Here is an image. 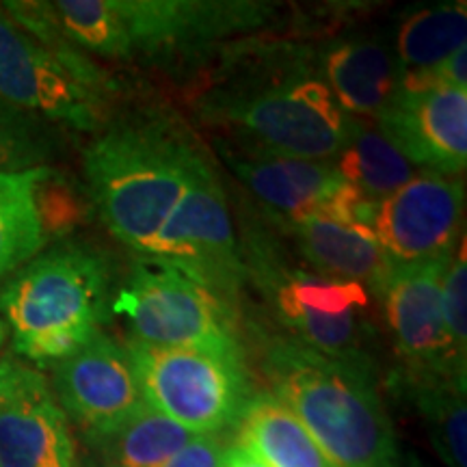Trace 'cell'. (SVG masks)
I'll use <instances>...</instances> for the list:
<instances>
[{
	"label": "cell",
	"mask_w": 467,
	"mask_h": 467,
	"mask_svg": "<svg viewBox=\"0 0 467 467\" xmlns=\"http://www.w3.org/2000/svg\"><path fill=\"white\" fill-rule=\"evenodd\" d=\"M379 130L411 165L459 175L467 162V89L429 87L394 93L381 110Z\"/></svg>",
	"instance_id": "5bb4252c"
},
{
	"label": "cell",
	"mask_w": 467,
	"mask_h": 467,
	"mask_svg": "<svg viewBox=\"0 0 467 467\" xmlns=\"http://www.w3.org/2000/svg\"><path fill=\"white\" fill-rule=\"evenodd\" d=\"M223 448L214 435H197L161 467H221Z\"/></svg>",
	"instance_id": "83f0119b"
},
{
	"label": "cell",
	"mask_w": 467,
	"mask_h": 467,
	"mask_svg": "<svg viewBox=\"0 0 467 467\" xmlns=\"http://www.w3.org/2000/svg\"><path fill=\"white\" fill-rule=\"evenodd\" d=\"M206 161L173 117L126 115L85 151L89 200L107 230L137 254L156 236Z\"/></svg>",
	"instance_id": "7a4b0ae2"
},
{
	"label": "cell",
	"mask_w": 467,
	"mask_h": 467,
	"mask_svg": "<svg viewBox=\"0 0 467 467\" xmlns=\"http://www.w3.org/2000/svg\"><path fill=\"white\" fill-rule=\"evenodd\" d=\"M46 154L48 148L39 126L26 113L0 102V175L46 167Z\"/></svg>",
	"instance_id": "d4e9b609"
},
{
	"label": "cell",
	"mask_w": 467,
	"mask_h": 467,
	"mask_svg": "<svg viewBox=\"0 0 467 467\" xmlns=\"http://www.w3.org/2000/svg\"><path fill=\"white\" fill-rule=\"evenodd\" d=\"M57 400L91 440H104L145 405L126 347L102 331L55 366Z\"/></svg>",
	"instance_id": "4fadbf2b"
},
{
	"label": "cell",
	"mask_w": 467,
	"mask_h": 467,
	"mask_svg": "<svg viewBox=\"0 0 467 467\" xmlns=\"http://www.w3.org/2000/svg\"><path fill=\"white\" fill-rule=\"evenodd\" d=\"M441 314L448 344L454 358L465 364L467 353V265L465 238H461L459 254L452 255L441 284Z\"/></svg>",
	"instance_id": "4316f807"
},
{
	"label": "cell",
	"mask_w": 467,
	"mask_h": 467,
	"mask_svg": "<svg viewBox=\"0 0 467 467\" xmlns=\"http://www.w3.org/2000/svg\"><path fill=\"white\" fill-rule=\"evenodd\" d=\"M48 169L0 175V277L31 262L48 243L35 208V189Z\"/></svg>",
	"instance_id": "ffe728a7"
},
{
	"label": "cell",
	"mask_w": 467,
	"mask_h": 467,
	"mask_svg": "<svg viewBox=\"0 0 467 467\" xmlns=\"http://www.w3.org/2000/svg\"><path fill=\"white\" fill-rule=\"evenodd\" d=\"M213 124L244 134L260 154L303 161H329L348 143L353 121L329 85L292 67L284 78H243L225 83L200 100Z\"/></svg>",
	"instance_id": "8992f818"
},
{
	"label": "cell",
	"mask_w": 467,
	"mask_h": 467,
	"mask_svg": "<svg viewBox=\"0 0 467 467\" xmlns=\"http://www.w3.org/2000/svg\"><path fill=\"white\" fill-rule=\"evenodd\" d=\"M465 37L467 9L463 0L409 14L396 39L402 74L440 66L459 48H463Z\"/></svg>",
	"instance_id": "cb8c5ba5"
},
{
	"label": "cell",
	"mask_w": 467,
	"mask_h": 467,
	"mask_svg": "<svg viewBox=\"0 0 467 467\" xmlns=\"http://www.w3.org/2000/svg\"><path fill=\"white\" fill-rule=\"evenodd\" d=\"M35 208L42 223L46 241L67 236L85 219V206L78 200L72 184L48 169L35 189Z\"/></svg>",
	"instance_id": "484cf974"
},
{
	"label": "cell",
	"mask_w": 467,
	"mask_h": 467,
	"mask_svg": "<svg viewBox=\"0 0 467 467\" xmlns=\"http://www.w3.org/2000/svg\"><path fill=\"white\" fill-rule=\"evenodd\" d=\"M275 5L251 0H57L55 26L69 44L107 58L171 55L266 25Z\"/></svg>",
	"instance_id": "5b68a950"
},
{
	"label": "cell",
	"mask_w": 467,
	"mask_h": 467,
	"mask_svg": "<svg viewBox=\"0 0 467 467\" xmlns=\"http://www.w3.org/2000/svg\"><path fill=\"white\" fill-rule=\"evenodd\" d=\"M132 340L154 347L238 344L232 301L169 262L137 255L130 277L113 299Z\"/></svg>",
	"instance_id": "ba28073f"
},
{
	"label": "cell",
	"mask_w": 467,
	"mask_h": 467,
	"mask_svg": "<svg viewBox=\"0 0 467 467\" xmlns=\"http://www.w3.org/2000/svg\"><path fill=\"white\" fill-rule=\"evenodd\" d=\"M337 171L370 200H383L413 178V167L379 128L353 124L348 143L340 151Z\"/></svg>",
	"instance_id": "603a6c76"
},
{
	"label": "cell",
	"mask_w": 467,
	"mask_h": 467,
	"mask_svg": "<svg viewBox=\"0 0 467 467\" xmlns=\"http://www.w3.org/2000/svg\"><path fill=\"white\" fill-rule=\"evenodd\" d=\"M262 368L331 467H400L392 420L366 355H327L299 340H271Z\"/></svg>",
	"instance_id": "6da1fadb"
},
{
	"label": "cell",
	"mask_w": 467,
	"mask_h": 467,
	"mask_svg": "<svg viewBox=\"0 0 467 467\" xmlns=\"http://www.w3.org/2000/svg\"><path fill=\"white\" fill-rule=\"evenodd\" d=\"M400 467H402V463H400Z\"/></svg>",
	"instance_id": "4dcf8cb0"
},
{
	"label": "cell",
	"mask_w": 467,
	"mask_h": 467,
	"mask_svg": "<svg viewBox=\"0 0 467 467\" xmlns=\"http://www.w3.org/2000/svg\"><path fill=\"white\" fill-rule=\"evenodd\" d=\"M327 78L344 110L379 117L399 91L402 69L383 44L348 42L327 57Z\"/></svg>",
	"instance_id": "ac0fdd59"
},
{
	"label": "cell",
	"mask_w": 467,
	"mask_h": 467,
	"mask_svg": "<svg viewBox=\"0 0 467 467\" xmlns=\"http://www.w3.org/2000/svg\"><path fill=\"white\" fill-rule=\"evenodd\" d=\"M192 437L197 435L145 402L115 433L98 443H102L109 467H161Z\"/></svg>",
	"instance_id": "7402d4cb"
},
{
	"label": "cell",
	"mask_w": 467,
	"mask_h": 467,
	"mask_svg": "<svg viewBox=\"0 0 467 467\" xmlns=\"http://www.w3.org/2000/svg\"><path fill=\"white\" fill-rule=\"evenodd\" d=\"M285 225L299 244L303 258L327 275L358 284L366 282L379 292L392 271L394 260L385 254L368 227L340 223L325 214H312Z\"/></svg>",
	"instance_id": "e0dca14e"
},
{
	"label": "cell",
	"mask_w": 467,
	"mask_h": 467,
	"mask_svg": "<svg viewBox=\"0 0 467 467\" xmlns=\"http://www.w3.org/2000/svg\"><path fill=\"white\" fill-rule=\"evenodd\" d=\"M275 301L284 323L295 329L299 342L327 355L359 353V309L368 306V292L361 284L303 275L279 285Z\"/></svg>",
	"instance_id": "9a60e30c"
},
{
	"label": "cell",
	"mask_w": 467,
	"mask_h": 467,
	"mask_svg": "<svg viewBox=\"0 0 467 467\" xmlns=\"http://www.w3.org/2000/svg\"><path fill=\"white\" fill-rule=\"evenodd\" d=\"M227 165L243 184L285 223L323 214L347 180L329 161L285 159L273 154L227 156Z\"/></svg>",
	"instance_id": "2e32d148"
},
{
	"label": "cell",
	"mask_w": 467,
	"mask_h": 467,
	"mask_svg": "<svg viewBox=\"0 0 467 467\" xmlns=\"http://www.w3.org/2000/svg\"><path fill=\"white\" fill-rule=\"evenodd\" d=\"M143 400L195 435L236 424L251 400L241 347H154L128 342Z\"/></svg>",
	"instance_id": "52a82bcc"
},
{
	"label": "cell",
	"mask_w": 467,
	"mask_h": 467,
	"mask_svg": "<svg viewBox=\"0 0 467 467\" xmlns=\"http://www.w3.org/2000/svg\"><path fill=\"white\" fill-rule=\"evenodd\" d=\"M0 467H76L66 411L48 379L17 355L0 359Z\"/></svg>",
	"instance_id": "8fae6325"
},
{
	"label": "cell",
	"mask_w": 467,
	"mask_h": 467,
	"mask_svg": "<svg viewBox=\"0 0 467 467\" xmlns=\"http://www.w3.org/2000/svg\"><path fill=\"white\" fill-rule=\"evenodd\" d=\"M110 301V273L85 244H58L11 273L0 290L16 355L57 366L100 334Z\"/></svg>",
	"instance_id": "277c9868"
},
{
	"label": "cell",
	"mask_w": 467,
	"mask_h": 467,
	"mask_svg": "<svg viewBox=\"0 0 467 467\" xmlns=\"http://www.w3.org/2000/svg\"><path fill=\"white\" fill-rule=\"evenodd\" d=\"M238 424V446L268 467H331L306 426L275 396H254Z\"/></svg>",
	"instance_id": "d6986e66"
},
{
	"label": "cell",
	"mask_w": 467,
	"mask_h": 467,
	"mask_svg": "<svg viewBox=\"0 0 467 467\" xmlns=\"http://www.w3.org/2000/svg\"><path fill=\"white\" fill-rule=\"evenodd\" d=\"M452 255L394 262L379 290L407 375L465 379V364L454 358L441 314V284Z\"/></svg>",
	"instance_id": "30bf717a"
},
{
	"label": "cell",
	"mask_w": 467,
	"mask_h": 467,
	"mask_svg": "<svg viewBox=\"0 0 467 467\" xmlns=\"http://www.w3.org/2000/svg\"><path fill=\"white\" fill-rule=\"evenodd\" d=\"M221 467H268L265 461H260L254 452H249L243 446H232L223 451Z\"/></svg>",
	"instance_id": "f1b7e54d"
},
{
	"label": "cell",
	"mask_w": 467,
	"mask_h": 467,
	"mask_svg": "<svg viewBox=\"0 0 467 467\" xmlns=\"http://www.w3.org/2000/svg\"><path fill=\"white\" fill-rule=\"evenodd\" d=\"M407 388L440 459L448 467H467L465 379L407 375Z\"/></svg>",
	"instance_id": "44dd1931"
},
{
	"label": "cell",
	"mask_w": 467,
	"mask_h": 467,
	"mask_svg": "<svg viewBox=\"0 0 467 467\" xmlns=\"http://www.w3.org/2000/svg\"><path fill=\"white\" fill-rule=\"evenodd\" d=\"M3 342H5V325L3 320H0V347H3Z\"/></svg>",
	"instance_id": "f546056e"
},
{
	"label": "cell",
	"mask_w": 467,
	"mask_h": 467,
	"mask_svg": "<svg viewBox=\"0 0 467 467\" xmlns=\"http://www.w3.org/2000/svg\"><path fill=\"white\" fill-rule=\"evenodd\" d=\"M465 189L440 173L411 178L377 202L370 232L399 265L454 254L463 221Z\"/></svg>",
	"instance_id": "7c38bea8"
},
{
	"label": "cell",
	"mask_w": 467,
	"mask_h": 467,
	"mask_svg": "<svg viewBox=\"0 0 467 467\" xmlns=\"http://www.w3.org/2000/svg\"><path fill=\"white\" fill-rule=\"evenodd\" d=\"M115 91V80L63 37L48 5H0V102L78 130H96L109 121Z\"/></svg>",
	"instance_id": "3957f363"
},
{
	"label": "cell",
	"mask_w": 467,
	"mask_h": 467,
	"mask_svg": "<svg viewBox=\"0 0 467 467\" xmlns=\"http://www.w3.org/2000/svg\"><path fill=\"white\" fill-rule=\"evenodd\" d=\"M137 255L180 266L232 301L243 277V262L225 191L210 161L192 175L182 200Z\"/></svg>",
	"instance_id": "9c48e42d"
}]
</instances>
